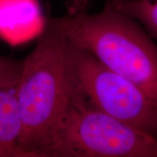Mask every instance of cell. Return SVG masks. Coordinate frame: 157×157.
Returning a JSON list of instances; mask_svg holds the SVG:
<instances>
[{
	"instance_id": "6da1fadb",
	"label": "cell",
	"mask_w": 157,
	"mask_h": 157,
	"mask_svg": "<svg viewBox=\"0 0 157 157\" xmlns=\"http://www.w3.org/2000/svg\"><path fill=\"white\" fill-rule=\"evenodd\" d=\"M80 91L74 46L54 18H47L16 85L27 156H53L60 124Z\"/></svg>"
},
{
	"instance_id": "7a4b0ae2",
	"label": "cell",
	"mask_w": 157,
	"mask_h": 157,
	"mask_svg": "<svg viewBox=\"0 0 157 157\" xmlns=\"http://www.w3.org/2000/svg\"><path fill=\"white\" fill-rule=\"evenodd\" d=\"M71 44L146 93L157 110V45L135 20L108 2L101 13L54 18Z\"/></svg>"
},
{
	"instance_id": "3957f363",
	"label": "cell",
	"mask_w": 157,
	"mask_h": 157,
	"mask_svg": "<svg viewBox=\"0 0 157 157\" xmlns=\"http://www.w3.org/2000/svg\"><path fill=\"white\" fill-rule=\"evenodd\" d=\"M53 156L157 157V137L74 98L59 128Z\"/></svg>"
},
{
	"instance_id": "277c9868",
	"label": "cell",
	"mask_w": 157,
	"mask_h": 157,
	"mask_svg": "<svg viewBox=\"0 0 157 157\" xmlns=\"http://www.w3.org/2000/svg\"><path fill=\"white\" fill-rule=\"evenodd\" d=\"M74 54L78 84L89 103L157 137V110L146 93L87 50L74 47Z\"/></svg>"
},
{
	"instance_id": "5b68a950",
	"label": "cell",
	"mask_w": 157,
	"mask_h": 157,
	"mask_svg": "<svg viewBox=\"0 0 157 157\" xmlns=\"http://www.w3.org/2000/svg\"><path fill=\"white\" fill-rule=\"evenodd\" d=\"M38 0H0V35L5 39L23 37L44 29Z\"/></svg>"
},
{
	"instance_id": "8992f818",
	"label": "cell",
	"mask_w": 157,
	"mask_h": 157,
	"mask_svg": "<svg viewBox=\"0 0 157 157\" xmlns=\"http://www.w3.org/2000/svg\"><path fill=\"white\" fill-rule=\"evenodd\" d=\"M22 135L16 86L0 88V157H28L21 146Z\"/></svg>"
},
{
	"instance_id": "52a82bcc",
	"label": "cell",
	"mask_w": 157,
	"mask_h": 157,
	"mask_svg": "<svg viewBox=\"0 0 157 157\" xmlns=\"http://www.w3.org/2000/svg\"><path fill=\"white\" fill-rule=\"evenodd\" d=\"M117 10L140 21L157 41V0H109Z\"/></svg>"
},
{
	"instance_id": "ba28073f",
	"label": "cell",
	"mask_w": 157,
	"mask_h": 157,
	"mask_svg": "<svg viewBox=\"0 0 157 157\" xmlns=\"http://www.w3.org/2000/svg\"><path fill=\"white\" fill-rule=\"evenodd\" d=\"M23 61L0 56V88L16 86L21 75Z\"/></svg>"
},
{
	"instance_id": "9c48e42d",
	"label": "cell",
	"mask_w": 157,
	"mask_h": 157,
	"mask_svg": "<svg viewBox=\"0 0 157 157\" xmlns=\"http://www.w3.org/2000/svg\"><path fill=\"white\" fill-rule=\"evenodd\" d=\"M90 0H68V15H73L87 12Z\"/></svg>"
}]
</instances>
